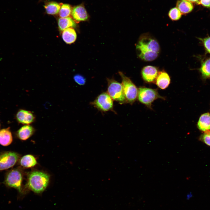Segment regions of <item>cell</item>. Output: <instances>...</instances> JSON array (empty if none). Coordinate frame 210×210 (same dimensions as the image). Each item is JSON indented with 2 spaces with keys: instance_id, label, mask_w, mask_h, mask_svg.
<instances>
[{
  "instance_id": "16",
  "label": "cell",
  "mask_w": 210,
  "mask_h": 210,
  "mask_svg": "<svg viewBox=\"0 0 210 210\" xmlns=\"http://www.w3.org/2000/svg\"><path fill=\"white\" fill-rule=\"evenodd\" d=\"M62 37L63 41L66 43L71 44L76 40L77 34L74 29L72 27H70L63 31Z\"/></svg>"
},
{
  "instance_id": "14",
  "label": "cell",
  "mask_w": 210,
  "mask_h": 210,
  "mask_svg": "<svg viewBox=\"0 0 210 210\" xmlns=\"http://www.w3.org/2000/svg\"><path fill=\"white\" fill-rule=\"evenodd\" d=\"M197 127L200 130L206 132L210 130V113H207L200 116L197 123Z\"/></svg>"
},
{
  "instance_id": "27",
  "label": "cell",
  "mask_w": 210,
  "mask_h": 210,
  "mask_svg": "<svg viewBox=\"0 0 210 210\" xmlns=\"http://www.w3.org/2000/svg\"><path fill=\"white\" fill-rule=\"evenodd\" d=\"M200 4L207 8H210V0H200Z\"/></svg>"
},
{
  "instance_id": "11",
  "label": "cell",
  "mask_w": 210,
  "mask_h": 210,
  "mask_svg": "<svg viewBox=\"0 0 210 210\" xmlns=\"http://www.w3.org/2000/svg\"><path fill=\"white\" fill-rule=\"evenodd\" d=\"M71 15L74 19L78 22L86 21L89 17L85 6L82 4L74 7L72 8Z\"/></svg>"
},
{
  "instance_id": "6",
  "label": "cell",
  "mask_w": 210,
  "mask_h": 210,
  "mask_svg": "<svg viewBox=\"0 0 210 210\" xmlns=\"http://www.w3.org/2000/svg\"><path fill=\"white\" fill-rule=\"evenodd\" d=\"M22 180V175L21 171L18 169H14L7 172L4 183L7 186L14 188L21 192Z\"/></svg>"
},
{
  "instance_id": "3",
  "label": "cell",
  "mask_w": 210,
  "mask_h": 210,
  "mask_svg": "<svg viewBox=\"0 0 210 210\" xmlns=\"http://www.w3.org/2000/svg\"><path fill=\"white\" fill-rule=\"evenodd\" d=\"M137 98L140 102L151 109L152 103L155 100L158 99H165L159 94L157 89L145 87L138 89Z\"/></svg>"
},
{
  "instance_id": "23",
  "label": "cell",
  "mask_w": 210,
  "mask_h": 210,
  "mask_svg": "<svg viewBox=\"0 0 210 210\" xmlns=\"http://www.w3.org/2000/svg\"><path fill=\"white\" fill-rule=\"evenodd\" d=\"M181 13L176 7L171 9L169 12L168 15L169 18L172 21L179 20L181 17Z\"/></svg>"
},
{
  "instance_id": "1",
  "label": "cell",
  "mask_w": 210,
  "mask_h": 210,
  "mask_svg": "<svg viewBox=\"0 0 210 210\" xmlns=\"http://www.w3.org/2000/svg\"><path fill=\"white\" fill-rule=\"evenodd\" d=\"M136 50L138 57L142 60L150 62L155 60L160 52V46L156 39L149 33L143 34L139 37Z\"/></svg>"
},
{
  "instance_id": "2",
  "label": "cell",
  "mask_w": 210,
  "mask_h": 210,
  "mask_svg": "<svg viewBox=\"0 0 210 210\" xmlns=\"http://www.w3.org/2000/svg\"><path fill=\"white\" fill-rule=\"evenodd\" d=\"M50 176L48 174L39 171H34L29 175L27 186L36 193L43 192L48 186Z\"/></svg>"
},
{
  "instance_id": "7",
  "label": "cell",
  "mask_w": 210,
  "mask_h": 210,
  "mask_svg": "<svg viewBox=\"0 0 210 210\" xmlns=\"http://www.w3.org/2000/svg\"><path fill=\"white\" fill-rule=\"evenodd\" d=\"M113 100L107 92H104L99 94L91 104L99 110L106 111L113 109Z\"/></svg>"
},
{
  "instance_id": "10",
  "label": "cell",
  "mask_w": 210,
  "mask_h": 210,
  "mask_svg": "<svg viewBox=\"0 0 210 210\" xmlns=\"http://www.w3.org/2000/svg\"><path fill=\"white\" fill-rule=\"evenodd\" d=\"M16 117L19 123L25 125H29L35 120V116L32 112L23 109L18 111Z\"/></svg>"
},
{
  "instance_id": "18",
  "label": "cell",
  "mask_w": 210,
  "mask_h": 210,
  "mask_svg": "<svg viewBox=\"0 0 210 210\" xmlns=\"http://www.w3.org/2000/svg\"><path fill=\"white\" fill-rule=\"evenodd\" d=\"M199 70L203 78L210 79V57L201 61Z\"/></svg>"
},
{
  "instance_id": "24",
  "label": "cell",
  "mask_w": 210,
  "mask_h": 210,
  "mask_svg": "<svg viewBox=\"0 0 210 210\" xmlns=\"http://www.w3.org/2000/svg\"><path fill=\"white\" fill-rule=\"evenodd\" d=\"M198 38L203 44L206 52L207 53L210 54V36H208L204 38Z\"/></svg>"
},
{
  "instance_id": "17",
  "label": "cell",
  "mask_w": 210,
  "mask_h": 210,
  "mask_svg": "<svg viewBox=\"0 0 210 210\" xmlns=\"http://www.w3.org/2000/svg\"><path fill=\"white\" fill-rule=\"evenodd\" d=\"M176 6L181 14H183L190 13L193 8L192 3L188 0H178L176 2Z\"/></svg>"
},
{
  "instance_id": "9",
  "label": "cell",
  "mask_w": 210,
  "mask_h": 210,
  "mask_svg": "<svg viewBox=\"0 0 210 210\" xmlns=\"http://www.w3.org/2000/svg\"><path fill=\"white\" fill-rule=\"evenodd\" d=\"M159 71L156 67L148 65L143 67L141 71V75L145 82L147 83H154Z\"/></svg>"
},
{
  "instance_id": "21",
  "label": "cell",
  "mask_w": 210,
  "mask_h": 210,
  "mask_svg": "<svg viewBox=\"0 0 210 210\" xmlns=\"http://www.w3.org/2000/svg\"><path fill=\"white\" fill-rule=\"evenodd\" d=\"M37 164L35 158L31 155H27L23 156L20 160V164L25 168H30L35 166Z\"/></svg>"
},
{
  "instance_id": "22",
  "label": "cell",
  "mask_w": 210,
  "mask_h": 210,
  "mask_svg": "<svg viewBox=\"0 0 210 210\" xmlns=\"http://www.w3.org/2000/svg\"><path fill=\"white\" fill-rule=\"evenodd\" d=\"M72 8L68 4H61V6L59 14L60 18L69 17L71 14Z\"/></svg>"
},
{
  "instance_id": "4",
  "label": "cell",
  "mask_w": 210,
  "mask_h": 210,
  "mask_svg": "<svg viewBox=\"0 0 210 210\" xmlns=\"http://www.w3.org/2000/svg\"><path fill=\"white\" fill-rule=\"evenodd\" d=\"M119 74L122 79V84L127 103L132 104L137 97L138 89L131 79L122 72Z\"/></svg>"
},
{
  "instance_id": "20",
  "label": "cell",
  "mask_w": 210,
  "mask_h": 210,
  "mask_svg": "<svg viewBox=\"0 0 210 210\" xmlns=\"http://www.w3.org/2000/svg\"><path fill=\"white\" fill-rule=\"evenodd\" d=\"M61 4L54 1L46 2L44 5V8L46 13L51 15L57 14L60 9Z\"/></svg>"
},
{
  "instance_id": "25",
  "label": "cell",
  "mask_w": 210,
  "mask_h": 210,
  "mask_svg": "<svg viewBox=\"0 0 210 210\" xmlns=\"http://www.w3.org/2000/svg\"><path fill=\"white\" fill-rule=\"evenodd\" d=\"M200 139L206 145L210 146V131L205 132L201 136Z\"/></svg>"
},
{
  "instance_id": "29",
  "label": "cell",
  "mask_w": 210,
  "mask_h": 210,
  "mask_svg": "<svg viewBox=\"0 0 210 210\" xmlns=\"http://www.w3.org/2000/svg\"></svg>"
},
{
  "instance_id": "13",
  "label": "cell",
  "mask_w": 210,
  "mask_h": 210,
  "mask_svg": "<svg viewBox=\"0 0 210 210\" xmlns=\"http://www.w3.org/2000/svg\"><path fill=\"white\" fill-rule=\"evenodd\" d=\"M35 129L31 125H25L22 127L17 132L18 137L20 140H26L34 133Z\"/></svg>"
},
{
  "instance_id": "19",
  "label": "cell",
  "mask_w": 210,
  "mask_h": 210,
  "mask_svg": "<svg viewBox=\"0 0 210 210\" xmlns=\"http://www.w3.org/2000/svg\"><path fill=\"white\" fill-rule=\"evenodd\" d=\"M58 24L59 29L61 31L70 27H75L76 26L74 21L70 17L59 18Z\"/></svg>"
},
{
  "instance_id": "12",
  "label": "cell",
  "mask_w": 210,
  "mask_h": 210,
  "mask_svg": "<svg viewBox=\"0 0 210 210\" xmlns=\"http://www.w3.org/2000/svg\"><path fill=\"white\" fill-rule=\"evenodd\" d=\"M170 81V78L168 74L162 70L159 71L155 83L160 88L164 90L169 86Z\"/></svg>"
},
{
  "instance_id": "15",
  "label": "cell",
  "mask_w": 210,
  "mask_h": 210,
  "mask_svg": "<svg viewBox=\"0 0 210 210\" xmlns=\"http://www.w3.org/2000/svg\"><path fill=\"white\" fill-rule=\"evenodd\" d=\"M13 141V137L9 127L0 130V144L4 146L10 145Z\"/></svg>"
},
{
  "instance_id": "26",
  "label": "cell",
  "mask_w": 210,
  "mask_h": 210,
  "mask_svg": "<svg viewBox=\"0 0 210 210\" xmlns=\"http://www.w3.org/2000/svg\"><path fill=\"white\" fill-rule=\"evenodd\" d=\"M75 81L80 85H84L86 82V79L83 76L80 74H76L74 77Z\"/></svg>"
},
{
  "instance_id": "5",
  "label": "cell",
  "mask_w": 210,
  "mask_h": 210,
  "mask_svg": "<svg viewBox=\"0 0 210 210\" xmlns=\"http://www.w3.org/2000/svg\"><path fill=\"white\" fill-rule=\"evenodd\" d=\"M107 80V92L112 99L121 103H127L122 84L112 78Z\"/></svg>"
},
{
  "instance_id": "28",
  "label": "cell",
  "mask_w": 210,
  "mask_h": 210,
  "mask_svg": "<svg viewBox=\"0 0 210 210\" xmlns=\"http://www.w3.org/2000/svg\"><path fill=\"white\" fill-rule=\"evenodd\" d=\"M191 2L197 4H200V0H188Z\"/></svg>"
},
{
  "instance_id": "8",
  "label": "cell",
  "mask_w": 210,
  "mask_h": 210,
  "mask_svg": "<svg viewBox=\"0 0 210 210\" xmlns=\"http://www.w3.org/2000/svg\"><path fill=\"white\" fill-rule=\"evenodd\" d=\"M20 158L18 154L13 151H4L0 153V171L13 167Z\"/></svg>"
}]
</instances>
